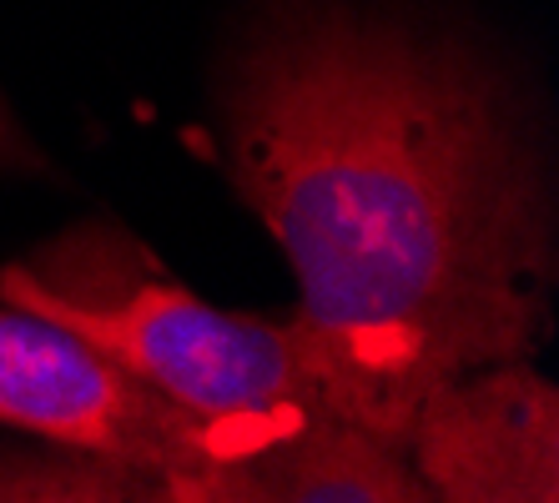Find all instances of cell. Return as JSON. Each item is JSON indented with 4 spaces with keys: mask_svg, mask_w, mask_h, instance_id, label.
I'll use <instances>...</instances> for the list:
<instances>
[{
    "mask_svg": "<svg viewBox=\"0 0 559 503\" xmlns=\"http://www.w3.org/2000/svg\"><path fill=\"white\" fill-rule=\"evenodd\" d=\"M0 302L81 333L146 387L233 433L248 458L328 414L287 323L202 302L111 221H81L36 258L5 262Z\"/></svg>",
    "mask_w": 559,
    "mask_h": 503,
    "instance_id": "obj_2",
    "label": "cell"
},
{
    "mask_svg": "<svg viewBox=\"0 0 559 503\" xmlns=\"http://www.w3.org/2000/svg\"><path fill=\"white\" fill-rule=\"evenodd\" d=\"M0 423L152 474L171 503H233L248 448L40 312L0 302Z\"/></svg>",
    "mask_w": 559,
    "mask_h": 503,
    "instance_id": "obj_3",
    "label": "cell"
},
{
    "mask_svg": "<svg viewBox=\"0 0 559 503\" xmlns=\"http://www.w3.org/2000/svg\"><path fill=\"white\" fill-rule=\"evenodd\" d=\"M227 161L298 277L287 333L333 418L404 448L418 403L549 323V217L464 46L333 0L283 5L227 86Z\"/></svg>",
    "mask_w": 559,
    "mask_h": 503,
    "instance_id": "obj_1",
    "label": "cell"
},
{
    "mask_svg": "<svg viewBox=\"0 0 559 503\" xmlns=\"http://www.w3.org/2000/svg\"><path fill=\"white\" fill-rule=\"evenodd\" d=\"M404 458L429 499L555 503L559 387L520 362H489L439 383L404 433Z\"/></svg>",
    "mask_w": 559,
    "mask_h": 503,
    "instance_id": "obj_4",
    "label": "cell"
},
{
    "mask_svg": "<svg viewBox=\"0 0 559 503\" xmlns=\"http://www.w3.org/2000/svg\"><path fill=\"white\" fill-rule=\"evenodd\" d=\"M0 167L5 171H40V152L26 142V131L15 127V117L0 106Z\"/></svg>",
    "mask_w": 559,
    "mask_h": 503,
    "instance_id": "obj_7",
    "label": "cell"
},
{
    "mask_svg": "<svg viewBox=\"0 0 559 503\" xmlns=\"http://www.w3.org/2000/svg\"><path fill=\"white\" fill-rule=\"evenodd\" d=\"M0 499H46V503H156L167 489L142 468H127L102 453H81L46 443V453H0ZM171 503V499H167Z\"/></svg>",
    "mask_w": 559,
    "mask_h": 503,
    "instance_id": "obj_6",
    "label": "cell"
},
{
    "mask_svg": "<svg viewBox=\"0 0 559 503\" xmlns=\"http://www.w3.org/2000/svg\"><path fill=\"white\" fill-rule=\"evenodd\" d=\"M418 503L429 499L404 448L323 414L252 453L233 478V503Z\"/></svg>",
    "mask_w": 559,
    "mask_h": 503,
    "instance_id": "obj_5",
    "label": "cell"
}]
</instances>
